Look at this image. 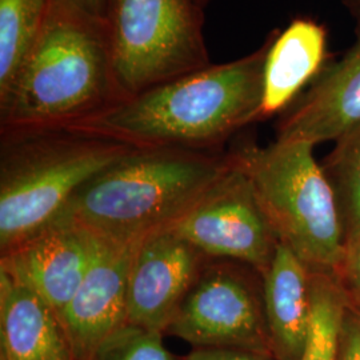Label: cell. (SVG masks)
<instances>
[{
	"mask_svg": "<svg viewBox=\"0 0 360 360\" xmlns=\"http://www.w3.org/2000/svg\"><path fill=\"white\" fill-rule=\"evenodd\" d=\"M200 1H202V3H203V4H205V6H206L207 3H208V1H210V0H200Z\"/></svg>",
	"mask_w": 360,
	"mask_h": 360,
	"instance_id": "24",
	"label": "cell"
},
{
	"mask_svg": "<svg viewBox=\"0 0 360 360\" xmlns=\"http://www.w3.org/2000/svg\"><path fill=\"white\" fill-rule=\"evenodd\" d=\"M135 146L74 126L0 131V252L59 218Z\"/></svg>",
	"mask_w": 360,
	"mask_h": 360,
	"instance_id": "4",
	"label": "cell"
},
{
	"mask_svg": "<svg viewBox=\"0 0 360 360\" xmlns=\"http://www.w3.org/2000/svg\"><path fill=\"white\" fill-rule=\"evenodd\" d=\"M230 156L245 171L278 242L312 272L336 275L346 257L345 229L334 186L314 158V144L276 139Z\"/></svg>",
	"mask_w": 360,
	"mask_h": 360,
	"instance_id": "5",
	"label": "cell"
},
{
	"mask_svg": "<svg viewBox=\"0 0 360 360\" xmlns=\"http://www.w3.org/2000/svg\"><path fill=\"white\" fill-rule=\"evenodd\" d=\"M360 124V35L346 55L324 67L287 108L278 126V141L311 144L338 141Z\"/></svg>",
	"mask_w": 360,
	"mask_h": 360,
	"instance_id": "12",
	"label": "cell"
},
{
	"mask_svg": "<svg viewBox=\"0 0 360 360\" xmlns=\"http://www.w3.org/2000/svg\"><path fill=\"white\" fill-rule=\"evenodd\" d=\"M338 360H360V311L348 303L340 327Z\"/></svg>",
	"mask_w": 360,
	"mask_h": 360,
	"instance_id": "21",
	"label": "cell"
},
{
	"mask_svg": "<svg viewBox=\"0 0 360 360\" xmlns=\"http://www.w3.org/2000/svg\"><path fill=\"white\" fill-rule=\"evenodd\" d=\"M101 239L59 217L0 255V271L38 294L58 316L83 282Z\"/></svg>",
	"mask_w": 360,
	"mask_h": 360,
	"instance_id": "9",
	"label": "cell"
},
{
	"mask_svg": "<svg viewBox=\"0 0 360 360\" xmlns=\"http://www.w3.org/2000/svg\"><path fill=\"white\" fill-rule=\"evenodd\" d=\"M229 158V169L171 230L208 259L238 260L263 274L278 239L245 171Z\"/></svg>",
	"mask_w": 360,
	"mask_h": 360,
	"instance_id": "8",
	"label": "cell"
},
{
	"mask_svg": "<svg viewBox=\"0 0 360 360\" xmlns=\"http://www.w3.org/2000/svg\"><path fill=\"white\" fill-rule=\"evenodd\" d=\"M270 39L257 51L210 65L123 99L74 124L135 147L212 150L262 119L263 71Z\"/></svg>",
	"mask_w": 360,
	"mask_h": 360,
	"instance_id": "1",
	"label": "cell"
},
{
	"mask_svg": "<svg viewBox=\"0 0 360 360\" xmlns=\"http://www.w3.org/2000/svg\"><path fill=\"white\" fill-rule=\"evenodd\" d=\"M336 278L347 297L348 306L360 311V240L346 250Z\"/></svg>",
	"mask_w": 360,
	"mask_h": 360,
	"instance_id": "20",
	"label": "cell"
},
{
	"mask_svg": "<svg viewBox=\"0 0 360 360\" xmlns=\"http://www.w3.org/2000/svg\"><path fill=\"white\" fill-rule=\"evenodd\" d=\"M263 276V307L274 356L300 360L306 349L312 316V271L278 242Z\"/></svg>",
	"mask_w": 360,
	"mask_h": 360,
	"instance_id": "13",
	"label": "cell"
},
{
	"mask_svg": "<svg viewBox=\"0 0 360 360\" xmlns=\"http://www.w3.org/2000/svg\"><path fill=\"white\" fill-rule=\"evenodd\" d=\"M63 1L75 7L79 11L87 13L91 18L104 22L107 0H63Z\"/></svg>",
	"mask_w": 360,
	"mask_h": 360,
	"instance_id": "23",
	"label": "cell"
},
{
	"mask_svg": "<svg viewBox=\"0 0 360 360\" xmlns=\"http://www.w3.org/2000/svg\"><path fill=\"white\" fill-rule=\"evenodd\" d=\"M139 245V243H138ZM101 239L77 292L59 315L75 360H94L104 340L127 323V283L136 245Z\"/></svg>",
	"mask_w": 360,
	"mask_h": 360,
	"instance_id": "11",
	"label": "cell"
},
{
	"mask_svg": "<svg viewBox=\"0 0 360 360\" xmlns=\"http://www.w3.org/2000/svg\"><path fill=\"white\" fill-rule=\"evenodd\" d=\"M52 0H0V95L35 44Z\"/></svg>",
	"mask_w": 360,
	"mask_h": 360,
	"instance_id": "16",
	"label": "cell"
},
{
	"mask_svg": "<svg viewBox=\"0 0 360 360\" xmlns=\"http://www.w3.org/2000/svg\"><path fill=\"white\" fill-rule=\"evenodd\" d=\"M326 53V30L309 19H296L281 34H274L263 71L262 117L275 115L294 103L321 74Z\"/></svg>",
	"mask_w": 360,
	"mask_h": 360,
	"instance_id": "15",
	"label": "cell"
},
{
	"mask_svg": "<svg viewBox=\"0 0 360 360\" xmlns=\"http://www.w3.org/2000/svg\"><path fill=\"white\" fill-rule=\"evenodd\" d=\"M311 295V328L300 360H338L339 335L347 297L335 275L319 272H312Z\"/></svg>",
	"mask_w": 360,
	"mask_h": 360,
	"instance_id": "17",
	"label": "cell"
},
{
	"mask_svg": "<svg viewBox=\"0 0 360 360\" xmlns=\"http://www.w3.org/2000/svg\"><path fill=\"white\" fill-rule=\"evenodd\" d=\"M166 333L195 348H236L275 358L263 292L223 259L207 260Z\"/></svg>",
	"mask_w": 360,
	"mask_h": 360,
	"instance_id": "7",
	"label": "cell"
},
{
	"mask_svg": "<svg viewBox=\"0 0 360 360\" xmlns=\"http://www.w3.org/2000/svg\"><path fill=\"white\" fill-rule=\"evenodd\" d=\"M123 99L103 20L52 0L35 44L0 95V131L74 126Z\"/></svg>",
	"mask_w": 360,
	"mask_h": 360,
	"instance_id": "3",
	"label": "cell"
},
{
	"mask_svg": "<svg viewBox=\"0 0 360 360\" xmlns=\"http://www.w3.org/2000/svg\"><path fill=\"white\" fill-rule=\"evenodd\" d=\"M1 360H75L58 314L0 271Z\"/></svg>",
	"mask_w": 360,
	"mask_h": 360,
	"instance_id": "14",
	"label": "cell"
},
{
	"mask_svg": "<svg viewBox=\"0 0 360 360\" xmlns=\"http://www.w3.org/2000/svg\"><path fill=\"white\" fill-rule=\"evenodd\" d=\"M200 0H107L104 26L124 99L210 63Z\"/></svg>",
	"mask_w": 360,
	"mask_h": 360,
	"instance_id": "6",
	"label": "cell"
},
{
	"mask_svg": "<svg viewBox=\"0 0 360 360\" xmlns=\"http://www.w3.org/2000/svg\"><path fill=\"white\" fill-rule=\"evenodd\" d=\"M208 257L171 229L136 245L127 283V322L165 334Z\"/></svg>",
	"mask_w": 360,
	"mask_h": 360,
	"instance_id": "10",
	"label": "cell"
},
{
	"mask_svg": "<svg viewBox=\"0 0 360 360\" xmlns=\"http://www.w3.org/2000/svg\"><path fill=\"white\" fill-rule=\"evenodd\" d=\"M327 169L339 193L347 250L360 240V124L336 141Z\"/></svg>",
	"mask_w": 360,
	"mask_h": 360,
	"instance_id": "18",
	"label": "cell"
},
{
	"mask_svg": "<svg viewBox=\"0 0 360 360\" xmlns=\"http://www.w3.org/2000/svg\"><path fill=\"white\" fill-rule=\"evenodd\" d=\"M230 167L229 155L135 147L77 191L60 217L99 239L135 245L172 229Z\"/></svg>",
	"mask_w": 360,
	"mask_h": 360,
	"instance_id": "2",
	"label": "cell"
},
{
	"mask_svg": "<svg viewBox=\"0 0 360 360\" xmlns=\"http://www.w3.org/2000/svg\"><path fill=\"white\" fill-rule=\"evenodd\" d=\"M183 360H272V358L236 348H193Z\"/></svg>",
	"mask_w": 360,
	"mask_h": 360,
	"instance_id": "22",
	"label": "cell"
},
{
	"mask_svg": "<svg viewBox=\"0 0 360 360\" xmlns=\"http://www.w3.org/2000/svg\"><path fill=\"white\" fill-rule=\"evenodd\" d=\"M94 360H176L163 343V334L126 323L110 335Z\"/></svg>",
	"mask_w": 360,
	"mask_h": 360,
	"instance_id": "19",
	"label": "cell"
}]
</instances>
